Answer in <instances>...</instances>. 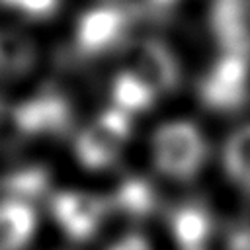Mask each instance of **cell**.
I'll return each mask as SVG.
<instances>
[{
	"label": "cell",
	"instance_id": "obj_7",
	"mask_svg": "<svg viewBox=\"0 0 250 250\" xmlns=\"http://www.w3.org/2000/svg\"><path fill=\"white\" fill-rule=\"evenodd\" d=\"M133 70L156 96L174 92L182 80L180 61L174 51L156 37L143 39L133 53Z\"/></svg>",
	"mask_w": 250,
	"mask_h": 250
},
{
	"label": "cell",
	"instance_id": "obj_1",
	"mask_svg": "<svg viewBox=\"0 0 250 250\" xmlns=\"http://www.w3.org/2000/svg\"><path fill=\"white\" fill-rule=\"evenodd\" d=\"M150 154L154 168L162 176L188 182L195 178L205 164L207 141L191 121H166L150 139Z\"/></svg>",
	"mask_w": 250,
	"mask_h": 250
},
{
	"label": "cell",
	"instance_id": "obj_18",
	"mask_svg": "<svg viewBox=\"0 0 250 250\" xmlns=\"http://www.w3.org/2000/svg\"><path fill=\"white\" fill-rule=\"evenodd\" d=\"M8 2L10 0H0V6H8Z\"/></svg>",
	"mask_w": 250,
	"mask_h": 250
},
{
	"label": "cell",
	"instance_id": "obj_8",
	"mask_svg": "<svg viewBox=\"0 0 250 250\" xmlns=\"http://www.w3.org/2000/svg\"><path fill=\"white\" fill-rule=\"evenodd\" d=\"M39 227L31 201L18 197L0 199V250H25Z\"/></svg>",
	"mask_w": 250,
	"mask_h": 250
},
{
	"label": "cell",
	"instance_id": "obj_5",
	"mask_svg": "<svg viewBox=\"0 0 250 250\" xmlns=\"http://www.w3.org/2000/svg\"><path fill=\"white\" fill-rule=\"evenodd\" d=\"M49 209L57 227L66 238L74 242H86L100 232L111 205L109 199L98 193L62 189L53 193Z\"/></svg>",
	"mask_w": 250,
	"mask_h": 250
},
{
	"label": "cell",
	"instance_id": "obj_17",
	"mask_svg": "<svg viewBox=\"0 0 250 250\" xmlns=\"http://www.w3.org/2000/svg\"><path fill=\"white\" fill-rule=\"evenodd\" d=\"M4 123H8V107L0 102V129H2Z\"/></svg>",
	"mask_w": 250,
	"mask_h": 250
},
{
	"label": "cell",
	"instance_id": "obj_16",
	"mask_svg": "<svg viewBox=\"0 0 250 250\" xmlns=\"http://www.w3.org/2000/svg\"><path fill=\"white\" fill-rule=\"evenodd\" d=\"M105 250H152L148 238L141 232H127L115 238Z\"/></svg>",
	"mask_w": 250,
	"mask_h": 250
},
{
	"label": "cell",
	"instance_id": "obj_14",
	"mask_svg": "<svg viewBox=\"0 0 250 250\" xmlns=\"http://www.w3.org/2000/svg\"><path fill=\"white\" fill-rule=\"evenodd\" d=\"M47 188H49V174L41 166H29L12 172L2 180V189L6 191V197H18L25 201H31L33 197L41 195Z\"/></svg>",
	"mask_w": 250,
	"mask_h": 250
},
{
	"label": "cell",
	"instance_id": "obj_12",
	"mask_svg": "<svg viewBox=\"0 0 250 250\" xmlns=\"http://www.w3.org/2000/svg\"><path fill=\"white\" fill-rule=\"evenodd\" d=\"M223 164L229 178L250 193V123L229 135L223 146Z\"/></svg>",
	"mask_w": 250,
	"mask_h": 250
},
{
	"label": "cell",
	"instance_id": "obj_4",
	"mask_svg": "<svg viewBox=\"0 0 250 250\" xmlns=\"http://www.w3.org/2000/svg\"><path fill=\"white\" fill-rule=\"evenodd\" d=\"M133 12L109 2L86 10L74 27V47L84 57H100L117 49L129 35Z\"/></svg>",
	"mask_w": 250,
	"mask_h": 250
},
{
	"label": "cell",
	"instance_id": "obj_6",
	"mask_svg": "<svg viewBox=\"0 0 250 250\" xmlns=\"http://www.w3.org/2000/svg\"><path fill=\"white\" fill-rule=\"evenodd\" d=\"M70 102L55 92L37 94L14 107H8V123L21 137L64 135L72 127Z\"/></svg>",
	"mask_w": 250,
	"mask_h": 250
},
{
	"label": "cell",
	"instance_id": "obj_9",
	"mask_svg": "<svg viewBox=\"0 0 250 250\" xmlns=\"http://www.w3.org/2000/svg\"><path fill=\"white\" fill-rule=\"evenodd\" d=\"M168 225L172 238L180 250H203L213 230L211 215L199 203L178 205L170 213Z\"/></svg>",
	"mask_w": 250,
	"mask_h": 250
},
{
	"label": "cell",
	"instance_id": "obj_2",
	"mask_svg": "<svg viewBox=\"0 0 250 250\" xmlns=\"http://www.w3.org/2000/svg\"><path fill=\"white\" fill-rule=\"evenodd\" d=\"M131 131V115L109 107L76 135L72 146L74 156L86 170H104L119 158Z\"/></svg>",
	"mask_w": 250,
	"mask_h": 250
},
{
	"label": "cell",
	"instance_id": "obj_11",
	"mask_svg": "<svg viewBox=\"0 0 250 250\" xmlns=\"http://www.w3.org/2000/svg\"><path fill=\"white\" fill-rule=\"evenodd\" d=\"M35 43L20 31H0V76H20L33 68Z\"/></svg>",
	"mask_w": 250,
	"mask_h": 250
},
{
	"label": "cell",
	"instance_id": "obj_13",
	"mask_svg": "<svg viewBox=\"0 0 250 250\" xmlns=\"http://www.w3.org/2000/svg\"><path fill=\"white\" fill-rule=\"evenodd\" d=\"M109 205L131 217H145L156 207V193L146 180L127 178L111 195Z\"/></svg>",
	"mask_w": 250,
	"mask_h": 250
},
{
	"label": "cell",
	"instance_id": "obj_15",
	"mask_svg": "<svg viewBox=\"0 0 250 250\" xmlns=\"http://www.w3.org/2000/svg\"><path fill=\"white\" fill-rule=\"evenodd\" d=\"M8 6L18 8L20 12H23L29 18L45 20V18H51L57 12L59 0H10Z\"/></svg>",
	"mask_w": 250,
	"mask_h": 250
},
{
	"label": "cell",
	"instance_id": "obj_10",
	"mask_svg": "<svg viewBox=\"0 0 250 250\" xmlns=\"http://www.w3.org/2000/svg\"><path fill=\"white\" fill-rule=\"evenodd\" d=\"M111 100H113V107H117L127 115H133L150 109L152 104L156 102V94L133 70H121L113 78Z\"/></svg>",
	"mask_w": 250,
	"mask_h": 250
},
{
	"label": "cell",
	"instance_id": "obj_3",
	"mask_svg": "<svg viewBox=\"0 0 250 250\" xmlns=\"http://www.w3.org/2000/svg\"><path fill=\"white\" fill-rule=\"evenodd\" d=\"M250 92V57L221 51L217 61L199 80V100L205 107L230 113L240 109Z\"/></svg>",
	"mask_w": 250,
	"mask_h": 250
}]
</instances>
